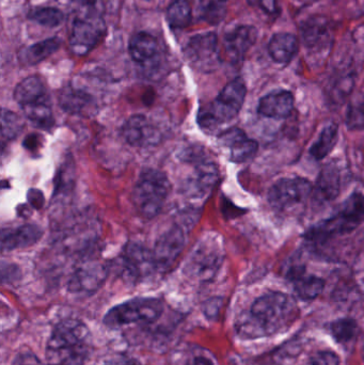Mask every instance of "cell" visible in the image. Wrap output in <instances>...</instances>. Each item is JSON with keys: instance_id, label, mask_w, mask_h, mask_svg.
I'll return each instance as SVG.
<instances>
[{"instance_id": "cell-1", "label": "cell", "mask_w": 364, "mask_h": 365, "mask_svg": "<svg viewBox=\"0 0 364 365\" xmlns=\"http://www.w3.org/2000/svg\"><path fill=\"white\" fill-rule=\"evenodd\" d=\"M298 315L296 302L281 292H269L254 300L247 317L237 324L243 338L256 339L286 331Z\"/></svg>"}, {"instance_id": "cell-2", "label": "cell", "mask_w": 364, "mask_h": 365, "mask_svg": "<svg viewBox=\"0 0 364 365\" xmlns=\"http://www.w3.org/2000/svg\"><path fill=\"white\" fill-rule=\"evenodd\" d=\"M363 222L364 195L354 192L342 204L337 214L316 223L303 236L313 244H325L333 238L356 231Z\"/></svg>"}, {"instance_id": "cell-3", "label": "cell", "mask_w": 364, "mask_h": 365, "mask_svg": "<svg viewBox=\"0 0 364 365\" xmlns=\"http://www.w3.org/2000/svg\"><path fill=\"white\" fill-rule=\"evenodd\" d=\"M14 100L24 115L41 130H49L55 124L51 101L44 81L38 76L21 81L14 90Z\"/></svg>"}, {"instance_id": "cell-4", "label": "cell", "mask_w": 364, "mask_h": 365, "mask_svg": "<svg viewBox=\"0 0 364 365\" xmlns=\"http://www.w3.org/2000/svg\"><path fill=\"white\" fill-rule=\"evenodd\" d=\"M246 96L247 87L243 79L230 81L211 104L199 111V125L203 130H212L232 121L243 108Z\"/></svg>"}, {"instance_id": "cell-5", "label": "cell", "mask_w": 364, "mask_h": 365, "mask_svg": "<svg viewBox=\"0 0 364 365\" xmlns=\"http://www.w3.org/2000/svg\"><path fill=\"white\" fill-rule=\"evenodd\" d=\"M170 189L165 173L157 169H145L132 189V204L143 218H154L162 212Z\"/></svg>"}, {"instance_id": "cell-6", "label": "cell", "mask_w": 364, "mask_h": 365, "mask_svg": "<svg viewBox=\"0 0 364 365\" xmlns=\"http://www.w3.org/2000/svg\"><path fill=\"white\" fill-rule=\"evenodd\" d=\"M106 32V25L98 6L81 4L80 12L73 21L68 44L76 56H85L95 48Z\"/></svg>"}, {"instance_id": "cell-7", "label": "cell", "mask_w": 364, "mask_h": 365, "mask_svg": "<svg viewBox=\"0 0 364 365\" xmlns=\"http://www.w3.org/2000/svg\"><path fill=\"white\" fill-rule=\"evenodd\" d=\"M164 312L162 300L153 297H138L117 304L105 314L103 323L109 328H120L130 324H152Z\"/></svg>"}, {"instance_id": "cell-8", "label": "cell", "mask_w": 364, "mask_h": 365, "mask_svg": "<svg viewBox=\"0 0 364 365\" xmlns=\"http://www.w3.org/2000/svg\"><path fill=\"white\" fill-rule=\"evenodd\" d=\"M224 261L222 242L215 235L204 236L192 249L184 272L199 282L213 280Z\"/></svg>"}, {"instance_id": "cell-9", "label": "cell", "mask_w": 364, "mask_h": 365, "mask_svg": "<svg viewBox=\"0 0 364 365\" xmlns=\"http://www.w3.org/2000/svg\"><path fill=\"white\" fill-rule=\"evenodd\" d=\"M313 186L305 178H284L271 187L269 202L277 210H288L307 201Z\"/></svg>"}, {"instance_id": "cell-10", "label": "cell", "mask_w": 364, "mask_h": 365, "mask_svg": "<svg viewBox=\"0 0 364 365\" xmlns=\"http://www.w3.org/2000/svg\"><path fill=\"white\" fill-rule=\"evenodd\" d=\"M91 331L80 319H62L53 326L47 349H90Z\"/></svg>"}, {"instance_id": "cell-11", "label": "cell", "mask_w": 364, "mask_h": 365, "mask_svg": "<svg viewBox=\"0 0 364 365\" xmlns=\"http://www.w3.org/2000/svg\"><path fill=\"white\" fill-rule=\"evenodd\" d=\"M153 251L138 242H130L122 255V277L128 283H138L157 272Z\"/></svg>"}, {"instance_id": "cell-12", "label": "cell", "mask_w": 364, "mask_h": 365, "mask_svg": "<svg viewBox=\"0 0 364 365\" xmlns=\"http://www.w3.org/2000/svg\"><path fill=\"white\" fill-rule=\"evenodd\" d=\"M184 53L194 68L203 72L215 70L222 62L218 51V36L215 32L192 36L184 48Z\"/></svg>"}, {"instance_id": "cell-13", "label": "cell", "mask_w": 364, "mask_h": 365, "mask_svg": "<svg viewBox=\"0 0 364 365\" xmlns=\"http://www.w3.org/2000/svg\"><path fill=\"white\" fill-rule=\"evenodd\" d=\"M108 270L98 259H88L76 268L68 283L73 295L88 297L98 291L106 281Z\"/></svg>"}, {"instance_id": "cell-14", "label": "cell", "mask_w": 364, "mask_h": 365, "mask_svg": "<svg viewBox=\"0 0 364 365\" xmlns=\"http://www.w3.org/2000/svg\"><path fill=\"white\" fill-rule=\"evenodd\" d=\"M124 140L135 148L155 147L162 139V132L153 121L143 115H132L121 128Z\"/></svg>"}, {"instance_id": "cell-15", "label": "cell", "mask_w": 364, "mask_h": 365, "mask_svg": "<svg viewBox=\"0 0 364 365\" xmlns=\"http://www.w3.org/2000/svg\"><path fill=\"white\" fill-rule=\"evenodd\" d=\"M185 245L186 234L183 227L175 225L168 231L165 232L158 238L153 250H152L157 269L162 272L171 268L185 248Z\"/></svg>"}, {"instance_id": "cell-16", "label": "cell", "mask_w": 364, "mask_h": 365, "mask_svg": "<svg viewBox=\"0 0 364 365\" xmlns=\"http://www.w3.org/2000/svg\"><path fill=\"white\" fill-rule=\"evenodd\" d=\"M258 36V29L252 25L237 26L227 32L222 47L228 61L232 64L243 61L248 51L256 44Z\"/></svg>"}, {"instance_id": "cell-17", "label": "cell", "mask_w": 364, "mask_h": 365, "mask_svg": "<svg viewBox=\"0 0 364 365\" xmlns=\"http://www.w3.org/2000/svg\"><path fill=\"white\" fill-rule=\"evenodd\" d=\"M219 143L230 150L231 160L235 164H243L252 160L259 150V143L237 128H229L222 133Z\"/></svg>"}, {"instance_id": "cell-18", "label": "cell", "mask_w": 364, "mask_h": 365, "mask_svg": "<svg viewBox=\"0 0 364 365\" xmlns=\"http://www.w3.org/2000/svg\"><path fill=\"white\" fill-rule=\"evenodd\" d=\"M218 179L219 171L217 166L207 158H199L192 177L186 182V193L188 197H203L215 187Z\"/></svg>"}, {"instance_id": "cell-19", "label": "cell", "mask_w": 364, "mask_h": 365, "mask_svg": "<svg viewBox=\"0 0 364 365\" xmlns=\"http://www.w3.org/2000/svg\"><path fill=\"white\" fill-rule=\"evenodd\" d=\"M128 53L132 59L143 68L154 66L160 57V44L155 36L149 32H138L130 38Z\"/></svg>"}, {"instance_id": "cell-20", "label": "cell", "mask_w": 364, "mask_h": 365, "mask_svg": "<svg viewBox=\"0 0 364 365\" xmlns=\"http://www.w3.org/2000/svg\"><path fill=\"white\" fill-rule=\"evenodd\" d=\"M294 96L286 90L271 92L261 98L258 113L271 119H286L294 110Z\"/></svg>"}, {"instance_id": "cell-21", "label": "cell", "mask_w": 364, "mask_h": 365, "mask_svg": "<svg viewBox=\"0 0 364 365\" xmlns=\"http://www.w3.org/2000/svg\"><path fill=\"white\" fill-rule=\"evenodd\" d=\"M59 105L70 115H87L94 113L96 103L93 96L85 89L68 85L60 92Z\"/></svg>"}, {"instance_id": "cell-22", "label": "cell", "mask_w": 364, "mask_h": 365, "mask_svg": "<svg viewBox=\"0 0 364 365\" xmlns=\"http://www.w3.org/2000/svg\"><path fill=\"white\" fill-rule=\"evenodd\" d=\"M288 279L293 283L295 293L303 300H313L323 293L325 281L307 274L303 266H295L288 272Z\"/></svg>"}, {"instance_id": "cell-23", "label": "cell", "mask_w": 364, "mask_h": 365, "mask_svg": "<svg viewBox=\"0 0 364 365\" xmlns=\"http://www.w3.org/2000/svg\"><path fill=\"white\" fill-rule=\"evenodd\" d=\"M42 235L43 230L36 225H24L14 229H4L1 231L2 252L27 248L36 244Z\"/></svg>"}, {"instance_id": "cell-24", "label": "cell", "mask_w": 364, "mask_h": 365, "mask_svg": "<svg viewBox=\"0 0 364 365\" xmlns=\"http://www.w3.org/2000/svg\"><path fill=\"white\" fill-rule=\"evenodd\" d=\"M341 170L337 163L331 162L325 165L318 175L314 188V195L321 202L333 201L341 191Z\"/></svg>"}, {"instance_id": "cell-25", "label": "cell", "mask_w": 364, "mask_h": 365, "mask_svg": "<svg viewBox=\"0 0 364 365\" xmlns=\"http://www.w3.org/2000/svg\"><path fill=\"white\" fill-rule=\"evenodd\" d=\"M303 44L309 51H318L326 48L331 42V28L328 21L321 16H314L303 25Z\"/></svg>"}, {"instance_id": "cell-26", "label": "cell", "mask_w": 364, "mask_h": 365, "mask_svg": "<svg viewBox=\"0 0 364 365\" xmlns=\"http://www.w3.org/2000/svg\"><path fill=\"white\" fill-rule=\"evenodd\" d=\"M267 49L276 63L286 66L296 56L298 51V40L294 34L280 32L271 36Z\"/></svg>"}, {"instance_id": "cell-27", "label": "cell", "mask_w": 364, "mask_h": 365, "mask_svg": "<svg viewBox=\"0 0 364 365\" xmlns=\"http://www.w3.org/2000/svg\"><path fill=\"white\" fill-rule=\"evenodd\" d=\"M60 45H61V40L58 36L34 43L19 51V62L23 66H36L53 55L60 48Z\"/></svg>"}, {"instance_id": "cell-28", "label": "cell", "mask_w": 364, "mask_h": 365, "mask_svg": "<svg viewBox=\"0 0 364 365\" xmlns=\"http://www.w3.org/2000/svg\"><path fill=\"white\" fill-rule=\"evenodd\" d=\"M229 0H194L199 19L209 25H218L228 12Z\"/></svg>"}, {"instance_id": "cell-29", "label": "cell", "mask_w": 364, "mask_h": 365, "mask_svg": "<svg viewBox=\"0 0 364 365\" xmlns=\"http://www.w3.org/2000/svg\"><path fill=\"white\" fill-rule=\"evenodd\" d=\"M339 139V126L331 123L325 126L318 140L310 148V155L316 160H322L335 149Z\"/></svg>"}, {"instance_id": "cell-30", "label": "cell", "mask_w": 364, "mask_h": 365, "mask_svg": "<svg viewBox=\"0 0 364 365\" xmlns=\"http://www.w3.org/2000/svg\"><path fill=\"white\" fill-rule=\"evenodd\" d=\"M90 349H46L47 365H85Z\"/></svg>"}, {"instance_id": "cell-31", "label": "cell", "mask_w": 364, "mask_h": 365, "mask_svg": "<svg viewBox=\"0 0 364 365\" xmlns=\"http://www.w3.org/2000/svg\"><path fill=\"white\" fill-rule=\"evenodd\" d=\"M192 9L188 0H173L167 9V21L172 29H183L189 26Z\"/></svg>"}, {"instance_id": "cell-32", "label": "cell", "mask_w": 364, "mask_h": 365, "mask_svg": "<svg viewBox=\"0 0 364 365\" xmlns=\"http://www.w3.org/2000/svg\"><path fill=\"white\" fill-rule=\"evenodd\" d=\"M329 331L338 343L348 344L356 339L358 334V324L353 319H340L329 326Z\"/></svg>"}, {"instance_id": "cell-33", "label": "cell", "mask_w": 364, "mask_h": 365, "mask_svg": "<svg viewBox=\"0 0 364 365\" xmlns=\"http://www.w3.org/2000/svg\"><path fill=\"white\" fill-rule=\"evenodd\" d=\"M28 19L44 27L56 28L59 27L64 21V14L59 9L53 6H41L32 9L28 14Z\"/></svg>"}, {"instance_id": "cell-34", "label": "cell", "mask_w": 364, "mask_h": 365, "mask_svg": "<svg viewBox=\"0 0 364 365\" xmlns=\"http://www.w3.org/2000/svg\"><path fill=\"white\" fill-rule=\"evenodd\" d=\"M1 138L2 143H4V141L13 140L19 136L23 132L25 124L23 119L16 113L4 108L1 113Z\"/></svg>"}, {"instance_id": "cell-35", "label": "cell", "mask_w": 364, "mask_h": 365, "mask_svg": "<svg viewBox=\"0 0 364 365\" xmlns=\"http://www.w3.org/2000/svg\"><path fill=\"white\" fill-rule=\"evenodd\" d=\"M345 124L350 130H364V100L350 103L346 110Z\"/></svg>"}, {"instance_id": "cell-36", "label": "cell", "mask_w": 364, "mask_h": 365, "mask_svg": "<svg viewBox=\"0 0 364 365\" xmlns=\"http://www.w3.org/2000/svg\"><path fill=\"white\" fill-rule=\"evenodd\" d=\"M340 358L333 351H324L310 358L307 365H339Z\"/></svg>"}, {"instance_id": "cell-37", "label": "cell", "mask_w": 364, "mask_h": 365, "mask_svg": "<svg viewBox=\"0 0 364 365\" xmlns=\"http://www.w3.org/2000/svg\"><path fill=\"white\" fill-rule=\"evenodd\" d=\"M11 365H43L36 354L31 351H23L17 354Z\"/></svg>"}, {"instance_id": "cell-38", "label": "cell", "mask_w": 364, "mask_h": 365, "mask_svg": "<svg viewBox=\"0 0 364 365\" xmlns=\"http://www.w3.org/2000/svg\"><path fill=\"white\" fill-rule=\"evenodd\" d=\"M222 300L220 298H212L207 300L203 307V312L205 317L209 319H215L219 314L220 309H222Z\"/></svg>"}, {"instance_id": "cell-39", "label": "cell", "mask_w": 364, "mask_h": 365, "mask_svg": "<svg viewBox=\"0 0 364 365\" xmlns=\"http://www.w3.org/2000/svg\"><path fill=\"white\" fill-rule=\"evenodd\" d=\"M103 365H142L136 358L126 355H115L106 360Z\"/></svg>"}, {"instance_id": "cell-40", "label": "cell", "mask_w": 364, "mask_h": 365, "mask_svg": "<svg viewBox=\"0 0 364 365\" xmlns=\"http://www.w3.org/2000/svg\"><path fill=\"white\" fill-rule=\"evenodd\" d=\"M261 9L269 15H278L280 12L278 0H260L259 1Z\"/></svg>"}, {"instance_id": "cell-41", "label": "cell", "mask_w": 364, "mask_h": 365, "mask_svg": "<svg viewBox=\"0 0 364 365\" xmlns=\"http://www.w3.org/2000/svg\"><path fill=\"white\" fill-rule=\"evenodd\" d=\"M28 200H29V203L31 204L32 207L36 208V210H40L44 204V197H43L42 192L40 190H36V189H30L29 192H28Z\"/></svg>"}, {"instance_id": "cell-42", "label": "cell", "mask_w": 364, "mask_h": 365, "mask_svg": "<svg viewBox=\"0 0 364 365\" xmlns=\"http://www.w3.org/2000/svg\"><path fill=\"white\" fill-rule=\"evenodd\" d=\"M41 140H42V138L38 135H30L26 139L24 145L28 150H38V143H41Z\"/></svg>"}, {"instance_id": "cell-43", "label": "cell", "mask_w": 364, "mask_h": 365, "mask_svg": "<svg viewBox=\"0 0 364 365\" xmlns=\"http://www.w3.org/2000/svg\"><path fill=\"white\" fill-rule=\"evenodd\" d=\"M187 365H214L209 358L204 357V356H197L192 358V361L188 362Z\"/></svg>"}, {"instance_id": "cell-44", "label": "cell", "mask_w": 364, "mask_h": 365, "mask_svg": "<svg viewBox=\"0 0 364 365\" xmlns=\"http://www.w3.org/2000/svg\"><path fill=\"white\" fill-rule=\"evenodd\" d=\"M248 4H251V6H254V4H256V2L260 1V0H247Z\"/></svg>"}, {"instance_id": "cell-45", "label": "cell", "mask_w": 364, "mask_h": 365, "mask_svg": "<svg viewBox=\"0 0 364 365\" xmlns=\"http://www.w3.org/2000/svg\"><path fill=\"white\" fill-rule=\"evenodd\" d=\"M361 354H363V359L364 360V339H363V347H361Z\"/></svg>"}, {"instance_id": "cell-46", "label": "cell", "mask_w": 364, "mask_h": 365, "mask_svg": "<svg viewBox=\"0 0 364 365\" xmlns=\"http://www.w3.org/2000/svg\"><path fill=\"white\" fill-rule=\"evenodd\" d=\"M147 1H151V0H147Z\"/></svg>"}]
</instances>
